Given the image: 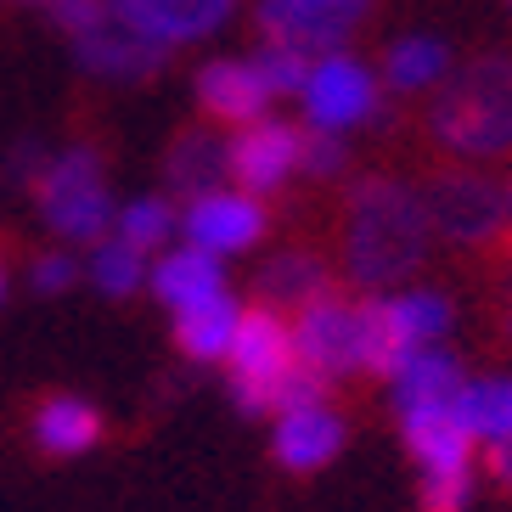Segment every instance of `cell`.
I'll return each instance as SVG.
<instances>
[{
  "instance_id": "cell-1",
  "label": "cell",
  "mask_w": 512,
  "mask_h": 512,
  "mask_svg": "<svg viewBox=\"0 0 512 512\" xmlns=\"http://www.w3.org/2000/svg\"><path fill=\"white\" fill-rule=\"evenodd\" d=\"M434 242V220L422 192H411L406 181L389 175H366L349 192L344 214V259H349V282L355 287H389L400 276H411L428 259Z\"/></svg>"
},
{
  "instance_id": "cell-2",
  "label": "cell",
  "mask_w": 512,
  "mask_h": 512,
  "mask_svg": "<svg viewBox=\"0 0 512 512\" xmlns=\"http://www.w3.org/2000/svg\"><path fill=\"white\" fill-rule=\"evenodd\" d=\"M439 147L462 158H496L512 147V57L467 62L428 113Z\"/></svg>"
},
{
  "instance_id": "cell-3",
  "label": "cell",
  "mask_w": 512,
  "mask_h": 512,
  "mask_svg": "<svg viewBox=\"0 0 512 512\" xmlns=\"http://www.w3.org/2000/svg\"><path fill=\"white\" fill-rule=\"evenodd\" d=\"M34 181V197H40V214L46 226L57 231L62 242H96L113 237V197H107V175H102V158L91 147H68L57 158H40V169L29 175Z\"/></svg>"
},
{
  "instance_id": "cell-4",
  "label": "cell",
  "mask_w": 512,
  "mask_h": 512,
  "mask_svg": "<svg viewBox=\"0 0 512 512\" xmlns=\"http://www.w3.org/2000/svg\"><path fill=\"white\" fill-rule=\"evenodd\" d=\"M451 332V299L445 293H389V299H366V372L389 383L411 355L445 344Z\"/></svg>"
},
{
  "instance_id": "cell-5",
  "label": "cell",
  "mask_w": 512,
  "mask_h": 512,
  "mask_svg": "<svg viewBox=\"0 0 512 512\" xmlns=\"http://www.w3.org/2000/svg\"><path fill=\"white\" fill-rule=\"evenodd\" d=\"M226 372H231V400L248 417H265L287 377L299 372V349H293V327L276 310H242L237 338L226 349Z\"/></svg>"
},
{
  "instance_id": "cell-6",
  "label": "cell",
  "mask_w": 512,
  "mask_h": 512,
  "mask_svg": "<svg viewBox=\"0 0 512 512\" xmlns=\"http://www.w3.org/2000/svg\"><path fill=\"white\" fill-rule=\"evenodd\" d=\"M293 349L321 383L366 372V299H344L338 287H327L293 316Z\"/></svg>"
},
{
  "instance_id": "cell-7",
  "label": "cell",
  "mask_w": 512,
  "mask_h": 512,
  "mask_svg": "<svg viewBox=\"0 0 512 512\" xmlns=\"http://www.w3.org/2000/svg\"><path fill=\"white\" fill-rule=\"evenodd\" d=\"M372 0H259L254 23L265 46H293V51H332L349 40V29L366 17Z\"/></svg>"
},
{
  "instance_id": "cell-8",
  "label": "cell",
  "mask_w": 512,
  "mask_h": 512,
  "mask_svg": "<svg viewBox=\"0 0 512 512\" xmlns=\"http://www.w3.org/2000/svg\"><path fill=\"white\" fill-rule=\"evenodd\" d=\"M422 203H428V220H434L439 237L451 242H484L496 237V226L507 220V192H501L490 175H473V169H451V175H439L428 192H422Z\"/></svg>"
},
{
  "instance_id": "cell-9",
  "label": "cell",
  "mask_w": 512,
  "mask_h": 512,
  "mask_svg": "<svg viewBox=\"0 0 512 512\" xmlns=\"http://www.w3.org/2000/svg\"><path fill=\"white\" fill-rule=\"evenodd\" d=\"M304 113L310 130H355L377 113V79L349 57H321L304 79Z\"/></svg>"
},
{
  "instance_id": "cell-10",
  "label": "cell",
  "mask_w": 512,
  "mask_h": 512,
  "mask_svg": "<svg viewBox=\"0 0 512 512\" xmlns=\"http://www.w3.org/2000/svg\"><path fill=\"white\" fill-rule=\"evenodd\" d=\"M181 231H186V248H203L214 259L242 254V248H254L265 237V203L248 192H203L186 203Z\"/></svg>"
},
{
  "instance_id": "cell-11",
  "label": "cell",
  "mask_w": 512,
  "mask_h": 512,
  "mask_svg": "<svg viewBox=\"0 0 512 512\" xmlns=\"http://www.w3.org/2000/svg\"><path fill=\"white\" fill-rule=\"evenodd\" d=\"M293 169H299V130L282 119H259L226 141V175L248 197L276 192Z\"/></svg>"
},
{
  "instance_id": "cell-12",
  "label": "cell",
  "mask_w": 512,
  "mask_h": 512,
  "mask_svg": "<svg viewBox=\"0 0 512 512\" xmlns=\"http://www.w3.org/2000/svg\"><path fill=\"white\" fill-rule=\"evenodd\" d=\"M400 434H406L411 456H417L422 479H467L473 473V439L456 422V406H422L400 411Z\"/></svg>"
},
{
  "instance_id": "cell-13",
  "label": "cell",
  "mask_w": 512,
  "mask_h": 512,
  "mask_svg": "<svg viewBox=\"0 0 512 512\" xmlns=\"http://www.w3.org/2000/svg\"><path fill=\"white\" fill-rule=\"evenodd\" d=\"M344 439H349V422L327 400H316V406H299V411H282L276 417L271 456L287 473H316V467H327L332 456L344 451Z\"/></svg>"
},
{
  "instance_id": "cell-14",
  "label": "cell",
  "mask_w": 512,
  "mask_h": 512,
  "mask_svg": "<svg viewBox=\"0 0 512 512\" xmlns=\"http://www.w3.org/2000/svg\"><path fill=\"white\" fill-rule=\"evenodd\" d=\"M231 0H113V17L124 29H136L152 46H181V40H203L226 23Z\"/></svg>"
},
{
  "instance_id": "cell-15",
  "label": "cell",
  "mask_w": 512,
  "mask_h": 512,
  "mask_svg": "<svg viewBox=\"0 0 512 512\" xmlns=\"http://www.w3.org/2000/svg\"><path fill=\"white\" fill-rule=\"evenodd\" d=\"M74 57H79V68H91L102 79H147L164 68V46H152L136 29H124L119 17H113V0H107L102 23L74 34Z\"/></svg>"
},
{
  "instance_id": "cell-16",
  "label": "cell",
  "mask_w": 512,
  "mask_h": 512,
  "mask_svg": "<svg viewBox=\"0 0 512 512\" xmlns=\"http://www.w3.org/2000/svg\"><path fill=\"white\" fill-rule=\"evenodd\" d=\"M147 287L158 304H169L175 316H186V310H197V304H209L226 293V271L203 248H164L147 265Z\"/></svg>"
},
{
  "instance_id": "cell-17",
  "label": "cell",
  "mask_w": 512,
  "mask_h": 512,
  "mask_svg": "<svg viewBox=\"0 0 512 512\" xmlns=\"http://www.w3.org/2000/svg\"><path fill=\"white\" fill-rule=\"evenodd\" d=\"M197 102L203 113L220 124H259L265 119V107H271V91H265V79L254 74V62H237V57H220L209 62L203 74H197Z\"/></svg>"
},
{
  "instance_id": "cell-18",
  "label": "cell",
  "mask_w": 512,
  "mask_h": 512,
  "mask_svg": "<svg viewBox=\"0 0 512 512\" xmlns=\"http://www.w3.org/2000/svg\"><path fill=\"white\" fill-rule=\"evenodd\" d=\"M467 372L462 361H456L445 344L434 349H422V355H411L400 372L389 377V389H394V406L400 411H422V406H456V394H462Z\"/></svg>"
},
{
  "instance_id": "cell-19",
  "label": "cell",
  "mask_w": 512,
  "mask_h": 512,
  "mask_svg": "<svg viewBox=\"0 0 512 512\" xmlns=\"http://www.w3.org/2000/svg\"><path fill=\"white\" fill-rule=\"evenodd\" d=\"M102 439V411L79 394H51L46 406L34 411V445L46 456H85Z\"/></svg>"
},
{
  "instance_id": "cell-20",
  "label": "cell",
  "mask_w": 512,
  "mask_h": 512,
  "mask_svg": "<svg viewBox=\"0 0 512 512\" xmlns=\"http://www.w3.org/2000/svg\"><path fill=\"white\" fill-rule=\"evenodd\" d=\"M456 422L473 445L496 451L512 439V377H467L456 394Z\"/></svg>"
},
{
  "instance_id": "cell-21",
  "label": "cell",
  "mask_w": 512,
  "mask_h": 512,
  "mask_svg": "<svg viewBox=\"0 0 512 512\" xmlns=\"http://www.w3.org/2000/svg\"><path fill=\"white\" fill-rule=\"evenodd\" d=\"M254 287H259V304H265V310H276V316L293 310V316H299L304 304L321 299L332 282H327V265H321L316 254H276L271 265L254 276Z\"/></svg>"
},
{
  "instance_id": "cell-22",
  "label": "cell",
  "mask_w": 512,
  "mask_h": 512,
  "mask_svg": "<svg viewBox=\"0 0 512 512\" xmlns=\"http://www.w3.org/2000/svg\"><path fill=\"white\" fill-rule=\"evenodd\" d=\"M237 321H242V304L231 293H220V299L175 316V344H181L186 361H226L231 338H237Z\"/></svg>"
},
{
  "instance_id": "cell-23",
  "label": "cell",
  "mask_w": 512,
  "mask_h": 512,
  "mask_svg": "<svg viewBox=\"0 0 512 512\" xmlns=\"http://www.w3.org/2000/svg\"><path fill=\"white\" fill-rule=\"evenodd\" d=\"M164 175H169V186L192 203V197H203V192H220V175H226V147L209 136V130H186L175 147H169V158H164Z\"/></svg>"
},
{
  "instance_id": "cell-24",
  "label": "cell",
  "mask_w": 512,
  "mask_h": 512,
  "mask_svg": "<svg viewBox=\"0 0 512 512\" xmlns=\"http://www.w3.org/2000/svg\"><path fill=\"white\" fill-rule=\"evenodd\" d=\"M175 226H181V214L169 209V197H136V203H124L119 209L113 237H119L124 248H136L141 259H152V254H164L169 248Z\"/></svg>"
},
{
  "instance_id": "cell-25",
  "label": "cell",
  "mask_w": 512,
  "mask_h": 512,
  "mask_svg": "<svg viewBox=\"0 0 512 512\" xmlns=\"http://www.w3.org/2000/svg\"><path fill=\"white\" fill-rule=\"evenodd\" d=\"M383 68H389V85H400V91H422V85H439V79H445L451 57H445V46H439L434 34H411V40H394L389 46Z\"/></svg>"
},
{
  "instance_id": "cell-26",
  "label": "cell",
  "mask_w": 512,
  "mask_h": 512,
  "mask_svg": "<svg viewBox=\"0 0 512 512\" xmlns=\"http://www.w3.org/2000/svg\"><path fill=\"white\" fill-rule=\"evenodd\" d=\"M85 276H91L96 293H107V299H130V293L147 282V259H141L136 248H124L119 237H107V242H96V248H91Z\"/></svg>"
},
{
  "instance_id": "cell-27",
  "label": "cell",
  "mask_w": 512,
  "mask_h": 512,
  "mask_svg": "<svg viewBox=\"0 0 512 512\" xmlns=\"http://www.w3.org/2000/svg\"><path fill=\"white\" fill-rule=\"evenodd\" d=\"M254 74L265 79L271 96H304V79H310V57L293 46H265L254 57Z\"/></svg>"
},
{
  "instance_id": "cell-28",
  "label": "cell",
  "mask_w": 512,
  "mask_h": 512,
  "mask_svg": "<svg viewBox=\"0 0 512 512\" xmlns=\"http://www.w3.org/2000/svg\"><path fill=\"white\" fill-rule=\"evenodd\" d=\"M299 164H304V175H344V164H349V147H344V136H332V130H304L299 136Z\"/></svg>"
},
{
  "instance_id": "cell-29",
  "label": "cell",
  "mask_w": 512,
  "mask_h": 512,
  "mask_svg": "<svg viewBox=\"0 0 512 512\" xmlns=\"http://www.w3.org/2000/svg\"><path fill=\"white\" fill-rule=\"evenodd\" d=\"M473 507V473L467 479H422V512H467Z\"/></svg>"
},
{
  "instance_id": "cell-30",
  "label": "cell",
  "mask_w": 512,
  "mask_h": 512,
  "mask_svg": "<svg viewBox=\"0 0 512 512\" xmlns=\"http://www.w3.org/2000/svg\"><path fill=\"white\" fill-rule=\"evenodd\" d=\"M74 282H79L74 254H40L34 259V293H68Z\"/></svg>"
},
{
  "instance_id": "cell-31",
  "label": "cell",
  "mask_w": 512,
  "mask_h": 512,
  "mask_svg": "<svg viewBox=\"0 0 512 512\" xmlns=\"http://www.w3.org/2000/svg\"><path fill=\"white\" fill-rule=\"evenodd\" d=\"M484 467H490V479H496L501 490L512 496V439H507V445H496V451L484 456Z\"/></svg>"
},
{
  "instance_id": "cell-32",
  "label": "cell",
  "mask_w": 512,
  "mask_h": 512,
  "mask_svg": "<svg viewBox=\"0 0 512 512\" xmlns=\"http://www.w3.org/2000/svg\"><path fill=\"white\" fill-rule=\"evenodd\" d=\"M0 299H6V265H0Z\"/></svg>"
},
{
  "instance_id": "cell-33",
  "label": "cell",
  "mask_w": 512,
  "mask_h": 512,
  "mask_svg": "<svg viewBox=\"0 0 512 512\" xmlns=\"http://www.w3.org/2000/svg\"><path fill=\"white\" fill-rule=\"evenodd\" d=\"M507 209H512V186H507Z\"/></svg>"
},
{
  "instance_id": "cell-34",
  "label": "cell",
  "mask_w": 512,
  "mask_h": 512,
  "mask_svg": "<svg viewBox=\"0 0 512 512\" xmlns=\"http://www.w3.org/2000/svg\"><path fill=\"white\" fill-rule=\"evenodd\" d=\"M40 6H57V0H40Z\"/></svg>"
},
{
  "instance_id": "cell-35",
  "label": "cell",
  "mask_w": 512,
  "mask_h": 512,
  "mask_svg": "<svg viewBox=\"0 0 512 512\" xmlns=\"http://www.w3.org/2000/svg\"><path fill=\"white\" fill-rule=\"evenodd\" d=\"M507 332H512V316H507Z\"/></svg>"
}]
</instances>
